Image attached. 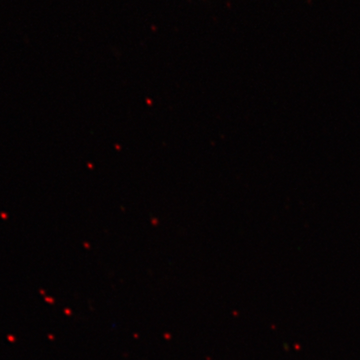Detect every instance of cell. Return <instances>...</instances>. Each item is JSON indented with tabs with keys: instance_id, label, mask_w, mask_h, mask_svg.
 Returning a JSON list of instances; mask_svg holds the SVG:
<instances>
[]
</instances>
